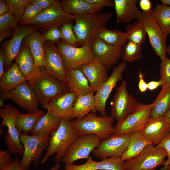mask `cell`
I'll return each instance as SVG.
<instances>
[{
    "instance_id": "8",
    "label": "cell",
    "mask_w": 170,
    "mask_h": 170,
    "mask_svg": "<svg viewBox=\"0 0 170 170\" xmlns=\"http://www.w3.org/2000/svg\"><path fill=\"white\" fill-rule=\"evenodd\" d=\"M72 16L64 10L61 6L60 1L57 0L53 6L43 10L24 26L34 25L46 31L54 27L60 28L64 23L72 21Z\"/></svg>"
},
{
    "instance_id": "61",
    "label": "cell",
    "mask_w": 170,
    "mask_h": 170,
    "mask_svg": "<svg viewBox=\"0 0 170 170\" xmlns=\"http://www.w3.org/2000/svg\"><path fill=\"white\" fill-rule=\"evenodd\" d=\"M167 170H170V164L168 166Z\"/></svg>"
},
{
    "instance_id": "32",
    "label": "cell",
    "mask_w": 170,
    "mask_h": 170,
    "mask_svg": "<svg viewBox=\"0 0 170 170\" xmlns=\"http://www.w3.org/2000/svg\"><path fill=\"white\" fill-rule=\"evenodd\" d=\"M94 93L77 96L74 104L72 119L83 117L91 112H96Z\"/></svg>"
},
{
    "instance_id": "38",
    "label": "cell",
    "mask_w": 170,
    "mask_h": 170,
    "mask_svg": "<svg viewBox=\"0 0 170 170\" xmlns=\"http://www.w3.org/2000/svg\"><path fill=\"white\" fill-rule=\"evenodd\" d=\"M122 48V56L124 62L133 63L142 57L141 45L128 41Z\"/></svg>"
},
{
    "instance_id": "35",
    "label": "cell",
    "mask_w": 170,
    "mask_h": 170,
    "mask_svg": "<svg viewBox=\"0 0 170 170\" xmlns=\"http://www.w3.org/2000/svg\"><path fill=\"white\" fill-rule=\"evenodd\" d=\"M153 103L150 118H156L164 115L170 108V88L162 89Z\"/></svg>"
},
{
    "instance_id": "44",
    "label": "cell",
    "mask_w": 170,
    "mask_h": 170,
    "mask_svg": "<svg viewBox=\"0 0 170 170\" xmlns=\"http://www.w3.org/2000/svg\"><path fill=\"white\" fill-rule=\"evenodd\" d=\"M156 146L163 148L167 152V159L163 165V167L160 170H167L168 166L170 164V131L167 133L163 139Z\"/></svg>"
},
{
    "instance_id": "23",
    "label": "cell",
    "mask_w": 170,
    "mask_h": 170,
    "mask_svg": "<svg viewBox=\"0 0 170 170\" xmlns=\"http://www.w3.org/2000/svg\"><path fill=\"white\" fill-rule=\"evenodd\" d=\"M15 62L27 81H31L39 74L40 68L36 64L34 58L28 47L23 42Z\"/></svg>"
},
{
    "instance_id": "30",
    "label": "cell",
    "mask_w": 170,
    "mask_h": 170,
    "mask_svg": "<svg viewBox=\"0 0 170 170\" xmlns=\"http://www.w3.org/2000/svg\"><path fill=\"white\" fill-rule=\"evenodd\" d=\"M94 38L100 39L116 47L123 48L128 41V36L127 32H123L118 29L110 30L105 26L97 31Z\"/></svg>"
},
{
    "instance_id": "53",
    "label": "cell",
    "mask_w": 170,
    "mask_h": 170,
    "mask_svg": "<svg viewBox=\"0 0 170 170\" xmlns=\"http://www.w3.org/2000/svg\"><path fill=\"white\" fill-rule=\"evenodd\" d=\"M5 55L4 49L1 50L0 52V78L5 72L4 64Z\"/></svg>"
},
{
    "instance_id": "11",
    "label": "cell",
    "mask_w": 170,
    "mask_h": 170,
    "mask_svg": "<svg viewBox=\"0 0 170 170\" xmlns=\"http://www.w3.org/2000/svg\"><path fill=\"white\" fill-rule=\"evenodd\" d=\"M153 103H139L137 108L121 122H117L115 127L114 133L130 134L141 131L150 118Z\"/></svg>"
},
{
    "instance_id": "21",
    "label": "cell",
    "mask_w": 170,
    "mask_h": 170,
    "mask_svg": "<svg viewBox=\"0 0 170 170\" xmlns=\"http://www.w3.org/2000/svg\"><path fill=\"white\" fill-rule=\"evenodd\" d=\"M169 132L168 122L163 115L150 119L140 132L143 136L154 145L158 144Z\"/></svg>"
},
{
    "instance_id": "14",
    "label": "cell",
    "mask_w": 170,
    "mask_h": 170,
    "mask_svg": "<svg viewBox=\"0 0 170 170\" xmlns=\"http://www.w3.org/2000/svg\"><path fill=\"white\" fill-rule=\"evenodd\" d=\"M141 20L151 46L161 61L166 56L167 37L151 14L141 11Z\"/></svg>"
},
{
    "instance_id": "51",
    "label": "cell",
    "mask_w": 170,
    "mask_h": 170,
    "mask_svg": "<svg viewBox=\"0 0 170 170\" xmlns=\"http://www.w3.org/2000/svg\"><path fill=\"white\" fill-rule=\"evenodd\" d=\"M90 3L97 4L103 7L105 6L107 7H114V2L113 0H87Z\"/></svg>"
},
{
    "instance_id": "31",
    "label": "cell",
    "mask_w": 170,
    "mask_h": 170,
    "mask_svg": "<svg viewBox=\"0 0 170 170\" xmlns=\"http://www.w3.org/2000/svg\"><path fill=\"white\" fill-rule=\"evenodd\" d=\"M61 119L47 111L39 120L31 132V135H50L59 126Z\"/></svg>"
},
{
    "instance_id": "56",
    "label": "cell",
    "mask_w": 170,
    "mask_h": 170,
    "mask_svg": "<svg viewBox=\"0 0 170 170\" xmlns=\"http://www.w3.org/2000/svg\"><path fill=\"white\" fill-rule=\"evenodd\" d=\"M167 120L169 125V130L170 131V108L163 115Z\"/></svg>"
},
{
    "instance_id": "22",
    "label": "cell",
    "mask_w": 170,
    "mask_h": 170,
    "mask_svg": "<svg viewBox=\"0 0 170 170\" xmlns=\"http://www.w3.org/2000/svg\"><path fill=\"white\" fill-rule=\"evenodd\" d=\"M83 164H65V170H126L121 158L110 157L96 162L90 156Z\"/></svg>"
},
{
    "instance_id": "59",
    "label": "cell",
    "mask_w": 170,
    "mask_h": 170,
    "mask_svg": "<svg viewBox=\"0 0 170 170\" xmlns=\"http://www.w3.org/2000/svg\"><path fill=\"white\" fill-rule=\"evenodd\" d=\"M4 100L0 98V107H4L5 105L4 104Z\"/></svg>"
},
{
    "instance_id": "33",
    "label": "cell",
    "mask_w": 170,
    "mask_h": 170,
    "mask_svg": "<svg viewBox=\"0 0 170 170\" xmlns=\"http://www.w3.org/2000/svg\"><path fill=\"white\" fill-rule=\"evenodd\" d=\"M41 110L32 112L20 113L16 119V125L19 132L21 134L31 133L39 120L45 114Z\"/></svg>"
},
{
    "instance_id": "12",
    "label": "cell",
    "mask_w": 170,
    "mask_h": 170,
    "mask_svg": "<svg viewBox=\"0 0 170 170\" xmlns=\"http://www.w3.org/2000/svg\"><path fill=\"white\" fill-rule=\"evenodd\" d=\"M139 103L127 89L126 81L124 80L116 88L111 102V116L117 122L122 121L134 111Z\"/></svg>"
},
{
    "instance_id": "26",
    "label": "cell",
    "mask_w": 170,
    "mask_h": 170,
    "mask_svg": "<svg viewBox=\"0 0 170 170\" xmlns=\"http://www.w3.org/2000/svg\"><path fill=\"white\" fill-rule=\"evenodd\" d=\"M23 42L28 47L35 59L37 66L45 67V55L42 35L37 29L26 35Z\"/></svg>"
},
{
    "instance_id": "34",
    "label": "cell",
    "mask_w": 170,
    "mask_h": 170,
    "mask_svg": "<svg viewBox=\"0 0 170 170\" xmlns=\"http://www.w3.org/2000/svg\"><path fill=\"white\" fill-rule=\"evenodd\" d=\"M152 144L141 135L140 131L130 134L128 144L124 153L121 157L122 162L136 156L146 145Z\"/></svg>"
},
{
    "instance_id": "37",
    "label": "cell",
    "mask_w": 170,
    "mask_h": 170,
    "mask_svg": "<svg viewBox=\"0 0 170 170\" xmlns=\"http://www.w3.org/2000/svg\"><path fill=\"white\" fill-rule=\"evenodd\" d=\"M128 41L142 45L146 40V33L141 19L128 24L126 28Z\"/></svg>"
},
{
    "instance_id": "49",
    "label": "cell",
    "mask_w": 170,
    "mask_h": 170,
    "mask_svg": "<svg viewBox=\"0 0 170 170\" xmlns=\"http://www.w3.org/2000/svg\"><path fill=\"white\" fill-rule=\"evenodd\" d=\"M139 5L142 12L146 13L151 14L152 11V4L150 0H140Z\"/></svg>"
},
{
    "instance_id": "15",
    "label": "cell",
    "mask_w": 170,
    "mask_h": 170,
    "mask_svg": "<svg viewBox=\"0 0 170 170\" xmlns=\"http://www.w3.org/2000/svg\"><path fill=\"white\" fill-rule=\"evenodd\" d=\"M130 134L114 133L102 140L93 152L94 156L102 160L110 157L121 158L129 144Z\"/></svg>"
},
{
    "instance_id": "9",
    "label": "cell",
    "mask_w": 170,
    "mask_h": 170,
    "mask_svg": "<svg viewBox=\"0 0 170 170\" xmlns=\"http://www.w3.org/2000/svg\"><path fill=\"white\" fill-rule=\"evenodd\" d=\"M101 140L94 134L79 136L68 148L61 161L67 164H73L79 159H87Z\"/></svg>"
},
{
    "instance_id": "17",
    "label": "cell",
    "mask_w": 170,
    "mask_h": 170,
    "mask_svg": "<svg viewBox=\"0 0 170 170\" xmlns=\"http://www.w3.org/2000/svg\"><path fill=\"white\" fill-rule=\"evenodd\" d=\"M90 47L94 60L102 64L107 70L117 63L123 52L122 48L113 46L98 38L94 39Z\"/></svg>"
},
{
    "instance_id": "55",
    "label": "cell",
    "mask_w": 170,
    "mask_h": 170,
    "mask_svg": "<svg viewBox=\"0 0 170 170\" xmlns=\"http://www.w3.org/2000/svg\"><path fill=\"white\" fill-rule=\"evenodd\" d=\"M13 33V30L0 31V42H1L3 39L9 37Z\"/></svg>"
},
{
    "instance_id": "50",
    "label": "cell",
    "mask_w": 170,
    "mask_h": 170,
    "mask_svg": "<svg viewBox=\"0 0 170 170\" xmlns=\"http://www.w3.org/2000/svg\"><path fill=\"white\" fill-rule=\"evenodd\" d=\"M139 80L138 87L139 91L141 93L145 92L148 89L147 83L144 81V74L141 69L138 72Z\"/></svg>"
},
{
    "instance_id": "28",
    "label": "cell",
    "mask_w": 170,
    "mask_h": 170,
    "mask_svg": "<svg viewBox=\"0 0 170 170\" xmlns=\"http://www.w3.org/2000/svg\"><path fill=\"white\" fill-rule=\"evenodd\" d=\"M61 6L64 10L72 15H78L99 12L103 7L87 0H62Z\"/></svg>"
},
{
    "instance_id": "5",
    "label": "cell",
    "mask_w": 170,
    "mask_h": 170,
    "mask_svg": "<svg viewBox=\"0 0 170 170\" xmlns=\"http://www.w3.org/2000/svg\"><path fill=\"white\" fill-rule=\"evenodd\" d=\"M20 113L19 110L8 104L0 109V117L2 119L1 127H6L7 133L3 139L7 147V151L11 154L22 156L24 147L20 140L21 134L16 125V119Z\"/></svg>"
},
{
    "instance_id": "58",
    "label": "cell",
    "mask_w": 170,
    "mask_h": 170,
    "mask_svg": "<svg viewBox=\"0 0 170 170\" xmlns=\"http://www.w3.org/2000/svg\"><path fill=\"white\" fill-rule=\"evenodd\" d=\"M161 4L170 6V0H161Z\"/></svg>"
},
{
    "instance_id": "45",
    "label": "cell",
    "mask_w": 170,
    "mask_h": 170,
    "mask_svg": "<svg viewBox=\"0 0 170 170\" xmlns=\"http://www.w3.org/2000/svg\"><path fill=\"white\" fill-rule=\"evenodd\" d=\"M46 41H49L55 42H58L61 39V36L60 28L59 27H54L46 31L42 35Z\"/></svg>"
},
{
    "instance_id": "6",
    "label": "cell",
    "mask_w": 170,
    "mask_h": 170,
    "mask_svg": "<svg viewBox=\"0 0 170 170\" xmlns=\"http://www.w3.org/2000/svg\"><path fill=\"white\" fill-rule=\"evenodd\" d=\"M166 156L167 154L165 149L150 144L136 156L125 161L124 167L126 170H154L164 164Z\"/></svg>"
},
{
    "instance_id": "40",
    "label": "cell",
    "mask_w": 170,
    "mask_h": 170,
    "mask_svg": "<svg viewBox=\"0 0 170 170\" xmlns=\"http://www.w3.org/2000/svg\"><path fill=\"white\" fill-rule=\"evenodd\" d=\"M9 8V12L13 14L17 20L20 21L27 5L31 0H6Z\"/></svg>"
},
{
    "instance_id": "43",
    "label": "cell",
    "mask_w": 170,
    "mask_h": 170,
    "mask_svg": "<svg viewBox=\"0 0 170 170\" xmlns=\"http://www.w3.org/2000/svg\"><path fill=\"white\" fill-rule=\"evenodd\" d=\"M18 22L15 16L9 12L0 16V31L13 29L14 30L19 26Z\"/></svg>"
},
{
    "instance_id": "7",
    "label": "cell",
    "mask_w": 170,
    "mask_h": 170,
    "mask_svg": "<svg viewBox=\"0 0 170 170\" xmlns=\"http://www.w3.org/2000/svg\"><path fill=\"white\" fill-rule=\"evenodd\" d=\"M50 135H29L21 134L20 140L24 147V153L20 160L21 164L29 169L32 163L36 166L39 165L42 154L50 140Z\"/></svg>"
},
{
    "instance_id": "42",
    "label": "cell",
    "mask_w": 170,
    "mask_h": 170,
    "mask_svg": "<svg viewBox=\"0 0 170 170\" xmlns=\"http://www.w3.org/2000/svg\"><path fill=\"white\" fill-rule=\"evenodd\" d=\"M43 10L36 4L30 3L26 7L20 21L21 24L24 25L38 15Z\"/></svg>"
},
{
    "instance_id": "41",
    "label": "cell",
    "mask_w": 170,
    "mask_h": 170,
    "mask_svg": "<svg viewBox=\"0 0 170 170\" xmlns=\"http://www.w3.org/2000/svg\"><path fill=\"white\" fill-rule=\"evenodd\" d=\"M159 73L162 89L170 88V59L167 58L161 61Z\"/></svg>"
},
{
    "instance_id": "20",
    "label": "cell",
    "mask_w": 170,
    "mask_h": 170,
    "mask_svg": "<svg viewBox=\"0 0 170 170\" xmlns=\"http://www.w3.org/2000/svg\"><path fill=\"white\" fill-rule=\"evenodd\" d=\"M76 94L70 91L53 99L47 105L42 107L61 119L70 121L72 119L74 104Z\"/></svg>"
},
{
    "instance_id": "3",
    "label": "cell",
    "mask_w": 170,
    "mask_h": 170,
    "mask_svg": "<svg viewBox=\"0 0 170 170\" xmlns=\"http://www.w3.org/2000/svg\"><path fill=\"white\" fill-rule=\"evenodd\" d=\"M112 16L110 12H102L83 15H73L76 23L74 32L80 44L89 45L97 31L105 26Z\"/></svg>"
},
{
    "instance_id": "54",
    "label": "cell",
    "mask_w": 170,
    "mask_h": 170,
    "mask_svg": "<svg viewBox=\"0 0 170 170\" xmlns=\"http://www.w3.org/2000/svg\"><path fill=\"white\" fill-rule=\"evenodd\" d=\"M161 85L162 82L159 80L158 81H151L147 83L148 89L150 91H152L161 86Z\"/></svg>"
},
{
    "instance_id": "36",
    "label": "cell",
    "mask_w": 170,
    "mask_h": 170,
    "mask_svg": "<svg viewBox=\"0 0 170 170\" xmlns=\"http://www.w3.org/2000/svg\"><path fill=\"white\" fill-rule=\"evenodd\" d=\"M151 14L164 34H170V6L157 4Z\"/></svg>"
},
{
    "instance_id": "19",
    "label": "cell",
    "mask_w": 170,
    "mask_h": 170,
    "mask_svg": "<svg viewBox=\"0 0 170 170\" xmlns=\"http://www.w3.org/2000/svg\"><path fill=\"white\" fill-rule=\"evenodd\" d=\"M37 28L34 25H28L18 26L14 30L12 38L6 42L4 45V71H6L10 67L15 60L25 37Z\"/></svg>"
},
{
    "instance_id": "52",
    "label": "cell",
    "mask_w": 170,
    "mask_h": 170,
    "mask_svg": "<svg viewBox=\"0 0 170 170\" xmlns=\"http://www.w3.org/2000/svg\"><path fill=\"white\" fill-rule=\"evenodd\" d=\"M9 12V8L6 0H0V16L5 15Z\"/></svg>"
},
{
    "instance_id": "16",
    "label": "cell",
    "mask_w": 170,
    "mask_h": 170,
    "mask_svg": "<svg viewBox=\"0 0 170 170\" xmlns=\"http://www.w3.org/2000/svg\"><path fill=\"white\" fill-rule=\"evenodd\" d=\"M45 69L50 75L68 85L66 69L61 54L54 42L46 41L44 43Z\"/></svg>"
},
{
    "instance_id": "39",
    "label": "cell",
    "mask_w": 170,
    "mask_h": 170,
    "mask_svg": "<svg viewBox=\"0 0 170 170\" xmlns=\"http://www.w3.org/2000/svg\"><path fill=\"white\" fill-rule=\"evenodd\" d=\"M73 27L71 21L64 23L60 28L61 39L62 42L66 44L77 46L80 43L74 32Z\"/></svg>"
},
{
    "instance_id": "47",
    "label": "cell",
    "mask_w": 170,
    "mask_h": 170,
    "mask_svg": "<svg viewBox=\"0 0 170 170\" xmlns=\"http://www.w3.org/2000/svg\"><path fill=\"white\" fill-rule=\"evenodd\" d=\"M56 1V0H31L30 3L36 4L44 10L53 6Z\"/></svg>"
},
{
    "instance_id": "1",
    "label": "cell",
    "mask_w": 170,
    "mask_h": 170,
    "mask_svg": "<svg viewBox=\"0 0 170 170\" xmlns=\"http://www.w3.org/2000/svg\"><path fill=\"white\" fill-rule=\"evenodd\" d=\"M79 136L71 121L61 119L58 128L50 135L49 145L41 163H44L55 154L54 159L56 163H60L68 148Z\"/></svg>"
},
{
    "instance_id": "18",
    "label": "cell",
    "mask_w": 170,
    "mask_h": 170,
    "mask_svg": "<svg viewBox=\"0 0 170 170\" xmlns=\"http://www.w3.org/2000/svg\"><path fill=\"white\" fill-rule=\"evenodd\" d=\"M126 66V63L123 61L114 67L110 76L96 92L94 95L96 111L99 112L102 116H107L105 110L106 101L117 82L122 79V74Z\"/></svg>"
},
{
    "instance_id": "4",
    "label": "cell",
    "mask_w": 170,
    "mask_h": 170,
    "mask_svg": "<svg viewBox=\"0 0 170 170\" xmlns=\"http://www.w3.org/2000/svg\"><path fill=\"white\" fill-rule=\"evenodd\" d=\"M114 119L111 116H97L95 112H92L71 122L80 135L94 134L103 140L114 133L115 128L113 125Z\"/></svg>"
},
{
    "instance_id": "46",
    "label": "cell",
    "mask_w": 170,
    "mask_h": 170,
    "mask_svg": "<svg viewBox=\"0 0 170 170\" xmlns=\"http://www.w3.org/2000/svg\"><path fill=\"white\" fill-rule=\"evenodd\" d=\"M0 170H30L21 164L19 156L17 155L11 162L0 167Z\"/></svg>"
},
{
    "instance_id": "60",
    "label": "cell",
    "mask_w": 170,
    "mask_h": 170,
    "mask_svg": "<svg viewBox=\"0 0 170 170\" xmlns=\"http://www.w3.org/2000/svg\"><path fill=\"white\" fill-rule=\"evenodd\" d=\"M166 54L170 55V45L167 47L166 50Z\"/></svg>"
},
{
    "instance_id": "27",
    "label": "cell",
    "mask_w": 170,
    "mask_h": 170,
    "mask_svg": "<svg viewBox=\"0 0 170 170\" xmlns=\"http://www.w3.org/2000/svg\"><path fill=\"white\" fill-rule=\"evenodd\" d=\"M66 76L71 91L77 96L94 93L85 75L79 68L66 70Z\"/></svg>"
},
{
    "instance_id": "13",
    "label": "cell",
    "mask_w": 170,
    "mask_h": 170,
    "mask_svg": "<svg viewBox=\"0 0 170 170\" xmlns=\"http://www.w3.org/2000/svg\"><path fill=\"white\" fill-rule=\"evenodd\" d=\"M0 99L4 100L9 99L28 112L39 110V103L36 94L27 81L10 91L1 94Z\"/></svg>"
},
{
    "instance_id": "24",
    "label": "cell",
    "mask_w": 170,
    "mask_h": 170,
    "mask_svg": "<svg viewBox=\"0 0 170 170\" xmlns=\"http://www.w3.org/2000/svg\"><path fill=\"white\" fill-rule=\"evenodd\" d=\"M84 74L93 90L96 92L109 77L104 65L95 60L84 64L79 68Z\"/></svg>"
},
{
    "instance_id": "25",
    "label": "cell",
    "mask_w": 170,
    "mask_h": 170,
    "mask_svg": "<svg viewBox=\"0 0 170 170\" xmlns=\"http://www.w3.org/2000/svg\"><path fill=\"white\" fill-rule=\"evenodd\" d=\"M114 8L118 23H130L133 20H139L141 11L137 6L138 0H114Z\"/></svg>"
},
{
    "instance_id": "10",
    "label": "cell",
    "mask_w": 170,
    "mask_h": 170,
    "mask_svg": "<svg viewBox=\"0 0 170 170\" xmlns=\"http://www.w3.org/2000/svg\"><path fill=\"white\" fill-rule=\"evenodd\" d=\"M57 45L66 70L79 68L82 65L94 60L89 45L84 44L78 47L60 41Z\"/></svg>"
},
{
    "instance_id": "29",
    "label": "cell",
    "mask_w": 170,
    "mask_h": 170,
    "mask_svg": "<svg viewBox=\"0 0 170 170\" xmlns=\"http://www.w3.org/2000/svg\"><path fill=\"white\" fill-rule=\"evenodd\" d=\"M27 81L17 64L13 63L0 78V93L10 91Z\"/></svg>"
},
{
    "instance_id": "2",
    "label": "cell",
    "mask_w": 170,
    "mask_h": 170,
    "mask_svg": "<svg viewBox=\"0 0 170 170\" xmlns=\"http://www.w3.org/2000/svg\"><path fill=\"white\" fill-rule=\"evenodd\" d=\"M28 82L42 107L48 105L56 97L71 91L68 85L49 75L44 66L40 67L39 74Z\"/></svg>"
},
{
    "instance_id": "48",
    "label": "cell",
    "mask_w": 170,
    "mask_h": 170,
    "mask_svg": "<svg viewBox=\"0 0 170 170\" xmlns=\"http://www.w3.org/2000/svg\"><path fill=\"white\" fill-rule=\"evenodd\" d=\"M13 159L8 151L0 150V167L9 163Z\"/></svg>"
},
{
    "instance_id": "57",
    "label": "cell",
    "mask_w": 170,
    "mask_h": 170,
    "mask_svg": "<svg viewBox=\"0 0 170 170\" xmlns=\"http://www.w3.org/2000/svg\"><path fill=\"white\" fill-rule=\"evenodd\" d=\"M60 167L59 163H56L53 165L49 170H59Z\"/></svg>"
}]
</instances>
